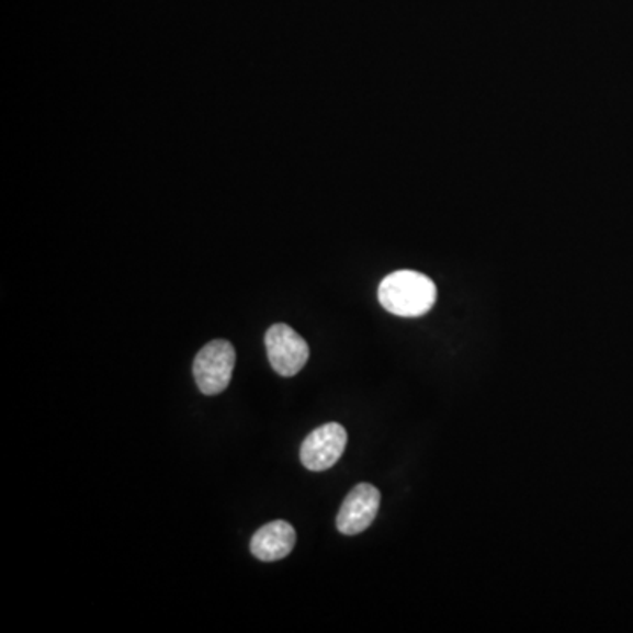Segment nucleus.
I'll list each match as a JSON object with an SVG mask.
<instances>
[{"instance_id": "f257e3e1", "label": "nucleus", "mask_w": 633, "mask_h": 633, "mask_svg": "<svg viewBox=\"0 0 633 633\" xmlns=\"http://www.w3.org/2000/svg\"><path fill=\"white\" fill-rule=\"evenodd\" d=\"M378 302L398 317H421L437 302V285L419 271H395L378 285Z\"/></svg>"}, {"instance_id": "f03ea898", "label": "nucleus", "mask_w": 633, "mask_h": 633, "mask_svg": "<svg viewBox=\"0 0 633 633\" xmlns=\"http://www.w3.org/2000/svg\"><path fill=\"white\" fill-rule=\"evenodd\" d=\"M235 364V347L230 346L229 341L213 340L208 346H204L200 354L195 355L192 368L201 393L206 396L224 393L233 378Z\"/></svg>"}, {"instance_id": "423d86ee", "label": "nucleus", "mask_w": 633, "mask_h": 633, "mask_svg": "<svg viewBox=\"0 0 633 633\" xmlns=\"http://www.w3.org/2000/svg\"><path fill=\"white\" fill-rule=\"evenodd\" d=\"M296 530L287 521H271L253 533L250 551L261 562H279L293 553Z\"/></svg>"}, {"instance_id": "39448f33", "label": "nucleus", "mask_w": 633, "mask_h": 633, "mask_svg": "<svg viewBox=\"0 0 633 633\" xmlns=\"http://www.w3.org/2000/svg\"><path fill=\"white\" fill-rule=\"evenodd\" d=\"M381 507V491L372 484H358L346 496L338 512L337 528L343 535L363 533L375 521Z\"/></svg>"}, {"instance_id": "20e7f679", "label": "nucleus", "mask_w": 633, "mask_h": 633, "mask_svg": "<svg viewBox=\"0 0 633 633\" xmlns=\"http://www.w3.org/2000/svg\"><path fill=\"white\" fill-rule=\"evenodd\" d=\"M346 448V428L338 422H328L306 437L299 456L305 468L324 472L337 465Z\"/></svg>"}, {"instance_id": "7ed1b4c3", "label": "nucleus", "mask_w": 633, "mask_h": 633, "mask_svg": "<svg viewBox=\"0 0 633 633\" xmlns=\"http://www.w3.org/2000/svg\"><path fill=\"white\" fill-rule=\"evenodd\" d=\"M264 343L271 368L282 376L297 375L310 358L308 343L287 324L271 326L264 337Z\"/></svg>"}]
</instances>
